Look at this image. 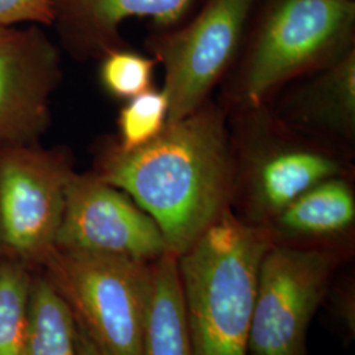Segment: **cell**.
Instances as JSON below:
<instances>
[{"label":"cell","instance_id":"1","mask_svg":"<svg viewBox=\"0 0 355 355\" xmlns=\"http://www.w3.org/2000/svg\"><path fill=\"white\" fill-rule=\"evenodd\" d=\"M98 175L150 216L168 252L179 257L228 208L234 192L224 116L202 105L137 149L110 150Z\"/></svg>","mask_w":355,"mask_h":355},{"label":"cell","instance_id":"2","mask_svg":"<svg viewBox=\"0 0 355 355\" xmlns=\"http://www.w3.org/2000/svg\"><path fill=\"white\" fill-rule=\"evenodd\" d=\"M271 232L228 207L178 257L192 355H249L261 262Z\"/></svg>","mask_w":355,"mask_h":355},{"label":"cell","instance_id":"3","mask_svg":"<svg viewBox=\"0 0 355 355\" xmlns=\"http://www.w3.org/2000/svg\"><path fill=\"white\" fill-rule=\"evenodd\" d=\"M153 263L55 249L48 279L76 322L108 355H141L152 297Z\"/></svg>","mask_w":355,"mask_h":355},{"label":"cell","instance_id":"4","mask_svg":"<svg viewBox=\"0 0 355 355\" xmlns=\"http://www.w3.org/2000/svg\"><path fill=\"white\" fill-rule=\"evenodd\" d=\"M354 19L353 0H274L242 69V103L257 108L293 76L337 58Z\"/></svg>","mask_w":355,"mask_h":355},{"label":"cell","instance_id":"5","mask_svg":"<svg viewBox=\"0 0 355 355\" xmlns=\"http://www.w3.org/2000/svg\"><path fill=\"white\" fill-rule=\"evenodd\" d=\"M73 171L60 153L26 145L0 148V255L45 263L55 250Z\"/></svg>","mask_w":355,"mask_h":355},{"label":"cell","instance_id":"6","mask_svg":"<svg viewBox=\"0 0 355 355\" xmlns=\"http://www.w3.org/2000/svg\"><path fill=\"white\" fill-rule=\"evenodd\" d=\"M333 254L272 243L258 274L250 355H305V338L329 284Z\"/></svg>","mask_w":355,"mask_h":355},{"label":"cell","instance_id":"7","mask_svg":"<svg viewBox=\"0 0 355 355\" xmlns=\"http://www.w3.org/2000/svg\"><path fill=\"white\" fill-rule=\"evenodd\" d=\"M254 0H208L196 17L153 42L165 69L167 123L198 111L237 51Z\"/></svg>","mask_w":355,"mask_h":355},{"label":"cell","instance_id":"8","mask_svg":"<svg viewBox=\"0 0 355 355\" xmlns=\"http://www.w3.org/2000/svg\"><path fill=\"white\" fill-rule=\"evenodd\" d=\"M55 249L154 262L168 252L155 221L98 174H71Z\"/></svg>","mask_w":355,"mask_h":355},{"label":"cell","instance_id":"9","mask_svg":"<svg viewBox=\"0 0 355 355\" xmlns=\"http://www.w3.org/2000/svg\"><path fill=\"white\" fill-rule=\"evenodd\" d=\"M58 57L37 31L0 26V148L26 145L48 120Z\"/></svg>","mask_w":355,"mask_h":355},{"label":"cell","instance_id":"10","mask_svg":"<svg viewBox=\"0 0 355 355\" xmlns=\"http://www.w3.org/2000/svg\"><path fill=\"white\" fill-rule=\"evenodd\" d=\"M249 187L254 207L277 216L320 182L338 177L343 165L331 153L306 144L271 141L253 150Z\"/></svg>","mask_w":355,"mask_h":355},{"label":"cell","instance_id":"11","mask_svg":"<svg viewBox=\"0 0 355 355\" xmlns=\"http://www.w3.org/2000/svg\"><path fill=\"white\" fill-rule=\"evenodd\" d=\"M55 19L76 37L107 48L117 38V28L132 17L170 26L186 13L192 0H53Z\"/></svg>","mask_w":355,"mask_h":355},{"label":"cell","instance_id":"12","mask_svg":"<svg viewBox=\"0 0 355 355\" xmlns=\"http://www.w3.org/2000/svg\"><path fill=\"white\" fill-rule=\"evenodd\" d=\"M295 94L291 114L305 127L350 137L355 132V51L346 49Z\"/></svg>","mask_w":355,"mask_h":355},{"label":"cell","instance_id":"13","mask_svg":"<svg viewBox=\"0 0 355 355\" xmlns=\"http://www.w3.org/2000/svg\"><path fill=\"white\" fill-rule=\"evenodd\" d=\"M141 355H192L178 257L170 252L153 263V288Z\"/></svg>","mask_w":355,"mask_h":355},{"label":"cell","instance_id":"14","mask_svg":"<svg viewBox=\"0 0 355 355\" xmlns=\"http://www.w3.org/2000/svg\"><path fill=\"white\" fill-rule=\"evenodd\" d=\"M275 217L278 227L286 233L336 234L354 223V192L346 180L329 178L305 191Z\"/></svg>","mask_w":355,"mask_h":355},{"label":"cell","instance_id":"15","mask_svg":"<svg viewBox=\"0 0 355 355\" xmlns=\"http://www.w3.org/2000/svg\"><path fill=\"white\" fill-rule=\"evenodd\" d=\"M21 355H78L76 318L48 278L32 280Z\"/></svg>","mask_w":355,"mask_h":355},{"label":"cell","instance_id":"16","mask_svg":"<svg viewBox=\"0 0 355 355\" xmlns=\"http://www.w3.org/2000/svg\"><path fill=\"white\" fill-rule=\"evenodd\" d=\"M31 284L23 263L0 262V355H21Z\"/></svg>","mask_w":355,"mask_h":355},{"label":"cell","instance_id":"17","mask_svg":"<svg viewBox=\"0 0 355 355\" xmlns=\"http://www.w3.org/2000/svg\"><path fill=\"white\" fill-rule=\"evenodd\" d=\"M167 114L168 101L164 89H148L129 99L119 116L117 148L129 152L155 139L165 128Z\"/></svg>","mask_w":355,"mask_h":355},{"label":"cell","instance_id":"18","mask_svg":"<svg viewBox=\"0 0 355 355\" xmlns=\"http://www.w3.org/2000/svg\"><path fill=\"white\" fill-rule=\"evenodd\" d=\"M155 58L129 51L107 53L101 69L103 86L120 99H132L152 89Z\"/></svg>","mask_w":355,"mask_h":355},{"label":"cell","instance_id":"19","mask_svg":"<svg viewBox=\"0 0 355 355\" xmlns=\"http://www.w3.org/2000/svg\"><path fill=\"white\" fill-rule=\"evenodd\" d=\"M55 20L53 0H0V26L51 24Z\"/></svg>","mask_w":355,"mask_h":355},{"label":"cell","instance_id":"20","mask_svg":"<svg viewBox=\"0 0 355 355\" xmlns=\"http://www.w3.org/2000/svg\"><path fill=\"white\" fill-rule=\"evenodd\" d=\"M76 352L78 355H108L89 337V333L78 322H76Z\"/></svg>","mask_w":355,"mask_h":355}]
</instances>
